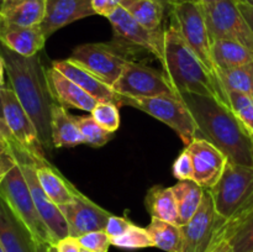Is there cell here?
Listing matches in <instances>:
<instances>
[{"label": "cell", "mask_w": 253, "mask_h": 252, "mask_svg": "<svg viewBox=\"0 0 253 252\" xmlns=\"http://www.w3.org/2000/svg\"><path fill=\"white\" fill-rule=\"evenodd\" d=\"M0 57L5 63L10 88L36 127L44 152L53 148L51 128L52 108L54 100L47 79V69L42 66L39 53L24 57L10 51L0 42Z\"/></svg>", "instance_id": "obj_1"}, {"label": "cell", "mask_w": 253, "mask_h": 252, "mask_svg": "<svg viewBox=\"0 0 253 252\" xmlns=\"http://www.w3.org/2000/svg\"><path fill=\"white\" fill-rule=\"evenodd\" d=\"M192 113L198 132L216 146L227 162L253 167V136L221 100L192 93H178Z\"/></svg>", "instance_id": "obj_2"}, {"label": "cell", "mask_w": 253, "mask_h": 252, "mask_svg": "<svg viewBox=\"0 0 253 252\" xmlns=\"http://www.w3.org/2000/svg\"><path fill=\"white\" fill-rule=\"evenodd\" d=\"M163 72L177 93L209 96L229 104L227 94L183 40L175 22L165 30Z\"/></svg>", "instance_id": "obj_3"}, {"label": "cell", "mask_w": 253, "mask_h": 252, "mask_svg": "<svg viewBox=\"0 0 253 252\" xmlns=\"http://www.w3.org/2000/svg\"><path fill=\"white\" fill-rule=\"evenodd\" d=\"M0 198H2L12 212L26 225L39 244L54 245L51 232L37 211L26 179L12 157H10L9 168L0 185Z\"/></svg>", "instance_id": "obj_4"}, {"label": "cell", "mask_w": 253, "mask_h": 252, "mask_svg": "<svg viewBox=\"0 0 253 252\" xmlns=\"http://www.w3.org/2000/svg\"><path fill=\"white\" fill-rule=\"evenodd\" d=\"M217 214L230 220L253 208V167L227 162L216 184L210 188Z\"/></svg>", "instance_id": "obj_5"}, {"label": "cell", "mask_w": 253, "mask_h": 252, "mask_svg": "<svg viewBox=\"0 0 253 252\" xmlns=\"http://www.w3.org/2000/svg\"><path fill=\"white\" fill-rule=\"evenodd\" d=\"M131 47L119 39L109 43H85L77 46L68 59L88 69L113 88L126 64L132 61Z\"/></svg>", "instance_id": "obj_6"}, {"label": "cell", "mask_w": 253, "mask_h": 252, "mask_svg": "<svg viewBox=\"0 0 253 252\" xmlns=\"http://www.w3.org/2000/svg\"><path fill=\"white\" fill-rule=\"evenodd\" d=\"M172 7L174 22L185 43L216 78L204 7L200 0H179Z\"/></svg>", "instance_id": "obj_7"}, {"label": "cell", "mask_w": 253, "mask_h": 252, "mask_svg": "<svg viewBox=\"0 0 253 252\" xmlns=\"http://www.w3.org/2000/svg\"><path fill=\"white\" fill-rule=\"evenodd\" d=\"M121 104L130 105L162 121L177 132L185 146L193 142L198 133V125L189 109L179 96H153V98H126L121 96Z\"/></svg>", "instance_id": "obj_8"}, {"label": "cell", "mask_w": 253, "mask_h": 252, "mask_svg": "<svg viewBox=\"0 0 253 252\" xmlns=\"http://www.w3.org/2000/svg\"><path fill=\"white\" fill-rule=\"evenodd\" d=\"M0 98L4 120L14 140L20 146V150L26 153L35 166L51 165L46 158L47 153L40 142L36 127L20 104L14 90L10 86L0 88Z\"/></svg>", "instance_id": "obj_9"}, {"label": "cell", "mask_w": 253, "mask_h": 252, "mask_svg": "<svg viewBox=\"0 0 253 252\" xmlns=\"http://www.w3.org/2000/svg\"><path fill=\"white\" fill-rule=\"evenodd\" d=\"M210 41L231 40L253 52V32L242 15L237 0H216L203 4Z\"/></svg>", "instance_id": "obj_10"}, {"label": "cell", "mask_w": 253, "mask_h": 252, "mask_svg": "<svg viewBox=\"0 0 253 252\" xmlns=\"http://www.w3.org/2000/svg\"><path fill=\"white\" fill-rule=\"evenodd\" d=\"M9 156L14 158L17 162V165H19L20 169H21L22 174H24L25 179H26L27 185L30 188V192H31L32 199H34L35 205H36L37 211H39L40 216L42 217L43 222L46 224L47 229L51 232L54 245L59 240L69 236L68 224H67L61 209L44 193L39 179H37L36 166L31 162V160L27 157V155L24 151L20 150L17 143L12 146Z\"/></svg>", "instance_id": "obj_11"}, {"label": "cell", "mask_w": 253, "mask_h": 252, "mask_svg": "<svg viewBox=\"0 0 253 252\" xmlns=\"http://www.w3.org/2000/svg\"><path fill=\"white\" fill-rule=\"evenodd\" d=\"M120 96L126 98H153V96H178L177 90L168 81L165 72L130 61L124 68L120 78L113 85Z\"/></svg>", "instance_id": "obj_12"}, {"label": "cell", "mask_w": 253, "mask_h": 252, "mask_svg": "<svg viewBox=\"0 0 253 252\" xmlns=\"http://www.w3.org/2000/svg\"><path fill=\"white\" fill-rule=\"evenodd\" d=\"M226 220L217 214L209 189H204L202 204L192 219L180 226V252H208L216 241L217 234Z\"/></svg>", "instance_id": "obj_13"}, {"label": "cell", "mask_w": 253, "mask_h": 252, "mask_svg": "<svg viewBox=\"0 0 253 252\" xmlns=\"http://www.w3.org/2000/svg\"><path fill=\"white\" fill-rule=\"evenodd\" d=\"M106 19L113 26L115 39L132 47H138L152 53L162 63L165 56V30L151 31L136 21L123 6H119Z\"/></svg>", "instance_id": "obj_14"}, {"label": "cell", "mask_w": 253, "mask_h": 252, "mask_svg": "<svg viewBox=\"0 0 253 252\" xmlns=\"http://www.w3.org/2000/svg\"><path fill=\"white\" fill-rule=\"evenodd\" d=\"M68 224L69 236L79 237L98 230H105L109 217L113 214L96 205L81 192L71 202L58 205Z\"/></svg>", "instance_id": "obj_15"}, {"label": "cell", "mask_w": 253, "mask_h": 252, "mask_svg": "<svg viewBox=\"0 0 253 252\" xmlns=\"http://www.w3.org/2000/svg\"><path fill=\"white\" fill-rule=\"evenodd\" d=\"M193 162V180L204 189H210L217 183L225 169L227 158L219 148L203 137H195L185 146Z\"/></svg>", "instance_id": "obj_16"}, {"label": "cell", "mask_w": 253, "mask_h": 252, "mask_svg": "<svg viewBox=\"0 0 253 252\" xmlns=\"http://www.w3.org/2000/svg\"><path fill=\"white\" fill-rule=\"evenodd\" d=\"M93 15L96 14L91 0H46V11L40 29L47 40L66 25Z\"/></svg>", "instance_id": "obj_17"}, {"label": "cell", "mask_w": 253, "mask_h": 252, "mask_svg": "<svg viewBox=\"0 0 253 252\" xmlns=\"http://www.w3.org/2000/svg\"><path fill=\"white\" fill-rule=\"evenodd\" d=\"M0 244L4 252H37L39 242L0 198Z\"/></svg>", "instance_id": "obj_18"}, {"label": "cell", "mask_w": 253, "mask_h": 252, "mask_svg": "<svg viewBox=\"0 0 253 252\" xmlns=\"http://www.w3.org/2000/svg\"><path fill=\"white\" fill-rule=\"evenodd\" d=\"M52 67L90 94L99 103H115L118 105H123L121 96L109 84L99 79L84 67L69 61L68 58L64 61H54Z\"/></svg>", "instance_id": "obj_19"}, {"label": "cell", "mask_w": 253, "mask_h": 252, "mask_svg": "<svg viewBox=\"0 0 253 252\" xmlns=\"http://www.w3.org/2000/svg\"><path fill=\"white\" fill-rule=\"evenodd\" d=\"M0 42L20 56L31 57L43 48L46 37L40 25L32 27L19 26L0 16Z\"/></svg>", "instance_id": "obj_20"}, {"label": "cell", "mask_w": 253, "mask_h": 252, "mask_svg": "<svg viewBox=\"0 0 253 252\" xmlns=\"http://www.w3.org/2000/svg\"><path fill=\"white\" fill-rule=\"evenodd\" d=\"M47 79L54 100L64 108H74L91 113L99 103L90 94L53 67L47 69Z\"/></svg>", "instance_id": "obj_21"}, {"label": "cell", "mask_w": 253, "mask_h": 252, "mask_svg": "<svg viewBox=\"0 0 253 252\" xmlns=\"http://www.w3.org/2000/svg\"><path fill=\"white\" fill-rule=\"evenodd\" d=\"M46 0H2L0 16L24 27L39 26L44 17Z\"/></svg>", "instance_id": "obj_22"}, {"label": "cell", "mask_w": 253, "mask_h": 252, "mask_svg": "<svg viewBox=\"0 0 253 252\" xmlns=\"http://www.w3.org/2000/svg\"><path fill=\"white\" fill-rule=\"evenodd\" d=\"M217 239H226L234 252H253V208L226 220Z\"/></svg>", "instance_id": "obj_23"}, {"label": "cell", "mask_w": 253, "mask_h": 252, "mask_svg": "<svg viewBox=\"0 0 253 252\" xmlns=\"http://www.w3.org/2000/svg\"><path fill=\"white\" fill-rule=\"evenodd\" d=\"M51 128L53 147H74L84 143L77 118L58 103L52 108Z\"/></svg>", "instance_id": "obj_24"}, {"label": "cell", "mask_w": 253, "mask_h": 252, "mask_svg": "<svg viewBox=\"0 0 253 252\" xmlns=\"http://www.w3.org/2000/svg\"><path fill=\"white\" fill-rule=\"evenodd\" d=\"M36 174L42 189L57 205L71 202L79 192L67 178H64L52 165L36 166Z\"/></svg>", "instance_id": "obj_25"}, {"label": "cell", "mask_w": 253, "mask_h": 252, "mask_svg": "<svg viewBox=\"0 0 253 252\" xmlns=\"http://www.w3.org/2000/svg\"><path fill=\"white\" fill-rule=\"evenodd\" d=\"M212 62L216 69H227L252 63L253 52L231 40H215L211 42Z\"/></svg>", "instance_id": "obj_26"}, {"label": "cell", "mask_w": 253, "mask_h": 252, "mask_svg": "<svg viewBox=\"0 0 253 252\" xmlns=\"http://www.w3.org/2000/svg\"><path fill=\"white\" fill-rule=\"evenodd\" d=\"M123 6L136 21L151 31H163L162 21L166 5L160 0H121Z\"/></svg>", "instance_id": "obj_27"}, {"label": "cell", "mask_w": 253, "mask_h": 252, "mask_svg": "<svg viewBox=\"0 0 253 252\" xmlns=\"http://www.w3.org/2000/svg\"><path fill=\"white\" fill-rule=\"evenodd\" d=\"M172 188L179 215V226L185 225L202 204L204 188L193 179L179 180Z\"/></svg>", "instance_id": "obj_28"}, {"label": "cell", "mask_w": 253, "mask_h": 252, "mask_svg": "<svg viewBox=\"0 0 253 252\" xmlns=\"http://www.w3.org/2000/svg\"><path fill=\"white\" fill-rule=\"evenodd\" d=\"M146 208L152 217H157L179 226V215L172 188L156 185L150 189L146 197Z\"/></svg>", "instance_id": "obj_29"}, {"label": "cell", "mask_w": 253, "mask_h": 252, "mask_svg": "<svg viewBox=\"0 0 253 252\" xmlns=\"http://www.w3.org/2000/svg\"><path fill=\"white\" fill-rule=\"evenodd\" d=\"M146 229L152 237L155 247L167 252H180L182 250L180 226L157 217H152L151 224Z\"/></svg>", "instance_id": "obj_30"}, {"label": "cell", "mask_w": 253, "mask_h": 252, "mask_svg": "<svg viewBox=\"0 0 253 252\" xmlns=\"http://www.w3.org/2000/svg\"><path fill=\"white\" fill-rule=\"evenodd\" d=\"M216 78L221 88L237 90L252 96L253 94V62L245 66L227 69H216Z\"/></svg>", "instance_id": "obj_31"}, {"label": "cell", "mask_w": 253, "mask_h": 252, "mask_svg": "<svg viewBox=\"0 0 253 252\" xmlns=\"http://www.w3.org/2000/svg\"><path fill=\"white\" fill-rule=\"evenodd\" d=\"M231 110L253 136V98L237 90H226Z\"/></svg>", "instance_id": "obj_32"}, {"label": "cell", "mask_w": 253, "mask_h": 252, "mask_svg": "<svg viewBox=\"0 0 253 252\" xmlns=\"http://www.w3.org/2000/svg\"><path fill=\"white\" fill-rule=\"evenodd\" d=\"M111 245L120 249H146L153 247L152 237L148 234L147 229L132 224L126 232L118 237L111 239Z\"/></svg>", "instance_id": "obj_33"}, {"label": "cell", "mask_w": 253, "mask_h": 252, "mask_svg": "<svg viewBox=\"0 0 253 252\" xmlns=\"http://www.w3.org/2000/svg\"><path fill=\"white\" fill-rule=\"evenodd\" d=\"M78 120L79 128L83 135L84 143L91 147H101L111 138L110 131L101 127L93 119V116H79Z\"/></svg>", "instance_id": "obj_34"}, {"label": "cell", "mask_w": 253, "mask_h": 252, "mask_svg": "<svg viewBox=\"0 0 253 252\" xmlns=\"http://www.w3.org/2000/svg\"><path fill=\"white\" fill-rule=\"evenodd\" d=\"M94 120L105 130L114 132L120 126L119 105L115 103H98L91 111Z\"/></svg>", "instance_id": "obj_35"}, {"label": "cell", "mask_w": 253, "mask_h": 252, "mask_svg": "<svg viewBox=\"0 0 253 252\" xmlns=\"http://www.w3.org/2000/svg\"><path fill=\"white\" fill-rule=\"evenodd\" d=\"M76 239L78 240L81 247L91 252H108L109 247L111 246V239L105 230L88 232Z\"/></svg>", "instance_id": "obj_36"}, {"label": "cell", "mask_w": 253, "mask_h": 252, "mask_svg": "<svg viewBox=\"0 0 253 252\" xmlns=\"http://www.w3.org/2000/svg\"><path fill=\"white\" fill-rule=\"evenodd\" d=\"M173 174L178 180L193 179V162L189 152L183 151L173 165Z\"/></svg>", "instance_id": "obj_37"}, {"label": "cell", "mask_w": 253, "mask_h": 252, "mask_svg": "<svg viewBox=\"0 0 253 252\" xmlns=\"http://www.w3.org/2000/svg\"><path fill=\"white\" fill-rule=\"evenodd\" d=\"M131 225H132V222L128 219H126V217L111 215L105 226V231L110 236V239H114V237L120 236L124 232L127 231Z\"/></svg>", "instance_id": "obj_38"}, {"label": "cell", "mask_w": 253, "mask_h": 252, "mask_svg": "<svg viewBox=\"0 0 253 252\" xmlns=\"http://www.w3.org/2000/svg\"><path fill=\"white\" fill-rule=\"evenodd\" d=\"M16 143V141L12 137L9 127L6 126L4 119L0 118V157L9 156L12 146Z\"/></svg>", "instance_id": "obj_39"}, {"label": "cell", "mask_w": 253, "mask_h": 252, "mask_svg": "<svg viewBox=\"0 0 253 252\" xmlns=\"http://www.w3.org/2000/svg\"><path fill=\"white\" fill-rule=\"evenodd\" d=\"M121 0H91V5L96 15L108 17L116 7L120 6Z\"/></svg>", "instance_id": "obj_40"}, {"label": "cell", "mask_w": 253, "mask_h": 252, "mask_svg": "<svg viewBox=\"0 0 253 252\" xmlns=\"http://www.w3.org/2000/svg\"><path fill=\"white\" fill-rule=\"evenodd\" d=\"M58 252H81L82 247L76 237L67 236L56 244Z\"/></svg>", "instance_id": "obj_41"}, {"label": "cell", "mask_w": 253, "mask_h": 252, "mask_svg": "<svg viewBox=\"0 0 253 252\" xmlns=\"http://www.w3.org/2000/svg\"><path fill=\"white\" fill-rule=\"evenodd\" d=\"M237 2H239V7H240V10H241L242 15H244V17L246 19V21L249 22L250 27H251V30L253 32V7L251 6V5L241 1V0H237Z\"/></svg>", "instance_id": "obj_42"}, {"label": "cell", "mask_w": 253, "mask_h": 252, "mask_svg": "<svg viewBox=\"0 0 253 252\" xmlns=\"http://www.w3.org/2000/svg\"><path fill=\"white\" fill-rule=\"evenodd\" d=\"M208 252H234V250L226 239H217Z\"/></svg>", "instance_id": "obj_43"}, {"label": "cell", "mask_w": 253, "mask_h": 252, "mask_svg": "<svg viewBox=\"0 0 253 252\" xmlns=\"http://www.w3.org/2000/svg\"><path fill=\"white\" fill-rule=\"evenodd\" d=\"M9 163H10L9 156L0 157V185H1L2 179H4L5 177V173H6L7 168H9Z\"/></svg>", "instance_id": "obj_44"}, {"label": "cell", "mask_w": 253, "mask_h": 252, "mask_svg": "<svg viewBox=\"0 0 253 252\" xmlns=\"http://www.w3.org/2000/svg\"><path fill=\"white\" fill-rule=\"evenodd\" d=\"M4 72H5V63L2 58L0 57V88L5 86V79H4Z\"/></svg>", "instance_id": "obj_45"}, {"label": "cell", "mask_w": 253, "mask_h": 252, "mask_svg": "<svg viewBox=\"0 0 253 252\" xmlns=\"http://www.w3.org/2000/svg\"><path fill=\"white\" fill-rule=\"evenodd\" d=\"M47 245L48 244H39V246H37V252H47Z\"/></svg>", "instance_id": "obj_46"}, {"label": "cell", "mask_w": 253, "mask_h": 252, "mask_svg": "<svg viewBox=\"0 0 253 252\" xmlns=\"http://www.w3.org/2000/svg\"><path fill=\"white\" fill-rule=\"evenodd\" d=\"M160 1L165 2L166 5H168V6H173V5H174L177 1H179V0H160Z\"/></svg>", "instance_id": "obj_47"}, {"label": "cell", "mask_w": 253, "mask_h": 252, "mask_svg": "<svg viewBox=\"0 0 253 252\" xmlns=\"http://www.w3.org/2000/svg\"><path fill=\"white\" fill-rule=\"evenodd\" d=\"M47 252H58L56 245H47Z\"/></svg>", "instance_id": "obj_48"}, {"label": "cell", "mask_w": 253, "mask_h": 252, "mask_svg": "<svg viewBox=\"0 0 253 252\" xmlns=\"http://www.w3.org/2000/svg\"><path fill=\"white\" fill-rule=\"evenodd\" d=\"M200 1H202V4H210V2H214L216 0H200Z\"/></svg>", "instance_id": "obj_49"}, {"label": "cell", "mask_w": 253, "mask_h": 252, "mask_svg": "<svg viewBox=\"0 0 253 252\" xmlns=\"http://www.w3.org/2000/svg\"><path fill=\"white\" fill-rule=\"evenodd\" d=\"M0 118L4 119V116H2V104H1V98H0Z\"/></svg>", "instance_id": "obj_50"}, {"label": "cell", "mask_w": 253, "mask_h": 252, "mask_svg": "<svg viewBox=\"0 0 253 252\" xmlns=\"http://www.w3.org/2000/svg\"><path fill=\"white\" fill-rule=\"evenodd\" d=\"M241 1L246 2V4H249V5H251V6L253 7V0H241Z\"/></svg>", "instance_id": "obj_51"}, {"label": "cell", "mask_w": 253, "mask_h": 252, "mask_svg": "<svg viewBox=\"0 0 253 252\" xmlns=\"http://www.w3.org/2000/svg\"><path fill=\"white\" fill-rule=\"evenodd\" d=\"M81 252H91V251H89V250H85V249H83V247H82Z\"/></svg>", "instance_id": "obj_52"}, {"label": "cell", "mask_w": 253, "mask_h": 252, "mask_svg": "<svg viewBox=\"0 0 253 252\" xmlns=\"http://www.w3.org/2000/svg\"><path fill=\"white\" fill-rule=\"evenodd\" d=\"M0 252H4V250H2V246H1V244H0Z\"/></svg>", "instance_id": "obj_53"}, {"label": "cell", "mask_w": 253, "mask_h": 252, "mask_svg": "<svg viewBox=\"0 0 253 252\" xmlns=\"http://www.w3.org/2000/svg\"><path fill=\"white\" fill-rule=\"evenodd\" d=\"M1 1H2V0H0V4H1Z\"/></svg>", "instance_id": "obj_54"}, {"label": "cell", "mask_w": 253, "mask_h": 252, "mask_svg": "<svg viewBox=\"0 0 253 252\" xmlns=\"http://www.w3.org/2000/svg\"><path fill=\"white\" fill-rule=\"evenodd\" d=\"M252 98H253V94H252Z\"/></svg>", "instance_id": "obj_55"}]
</instances>
